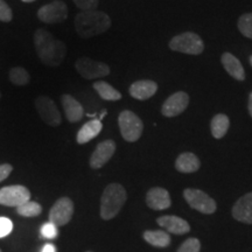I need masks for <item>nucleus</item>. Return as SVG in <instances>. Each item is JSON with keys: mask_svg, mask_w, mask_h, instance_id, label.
<instances>
[{"mask_svg": "<svg viewBox=\"0 0 252 252\" xmlns=\"http://www.w3.org/2000/svg\"><path fill=\"white\" fill-rule=\"evenodd\" d=\"M34 45L41 62L49 67H59L67 55L64 42L42 28H39L34 33Z\"/></svg>", "mask_w": 252, "mask_h": 252, "instance_id": "nucleus-1", "label": "nucleus"}, {"mask_svg": "<svg viewBox=\"0 0 252 252\" xmlns=\"http://www.w3.org/2000/svg\"><path fill=\"white\" fill-rule=\"evenodd\" d=\"M24 2H33V1H35V0H23Z\"/></svg>", "mask_w": 252, "mask_h": 252, "instance_id": "nucleus-36", "label": "nucleus"}, {"mask_svg": "<svg viewBox=\"0 0 252 252\" xmlns=\"http://www.w3.org/2000/svg\"><path fill=\"white\" fill-rule=\"evenodd\" d=\"M41 252H56V248L53 244H46Z\"/></svg>", "mask_w": 252, "mask_h": 252, "instance_id": "nucleus-34", "label": "nucleus"}, {"mask_svg": "<svg viewBox=\"0 0 252 252\" xmlns=\"http://www.w3.org/2000/svg\"><path fill=\"white\" fill-rule=\"evenodd\" d=\"M232 217L238 222L252 224V191L238 198L232 207Z\"/></svg>", "mask_w": 252, "mask_h": 252, "instance_id": "nucleus-14", "label": "nucleus"}, {"mask_svg": "<svg viewBox=\"0 0 252 252\" xmlns=\"http://www.w3.org/2000/svg\"><path fill=\"white\" fill-rule=\"evenodd\" d=\"M88 252H90V251H88Z\"/></svg>", "mask_w": 252, "mask_h": 252, "instance_id": "nucleus-40", "label": "nucleus"}, {"mask_svg": "<svg viewBox=\"0 0 252 252\" xmlns=\"http://www.w3.org/2000/svg\"><path fill=\"white\" fill-rule=\"evenodd\" d=\"M61 104L63 109H64L65 117H67V119L70 123H77L83 118V106L81 105V103L77 99H75L74 97L70 96V94H62Z\"/></svg>", "mask_w": 252, "mask_h": 252, "instance_id": "nucleus-18", "label": "nucleus"}, {"mask_svg": "<svg viewBox=\"0 0 252 252\" xmlns=\"http://www.w3.org/2000/svg\"><path fill=\"white\" fill-rule=\"evenodd\" d=\"M116 152V143L113 140H104L97 145L96 150L91 154L90 167L94 169L102 168L106 162L111 159Z\"/></svg>", "mask_w": 252, "mask_h": 252, "instance_id": "nucleus-13", "label": "nucleus"}, {"mask_svg": "<svg viewBox=\"0 0 252 252\" xmlns=\"http://www.w3.org/2000/svg\"><path fill=\"white\" fill-rule=\"evenodd\" d=\"M184 197L191 209L196 210L201 214L212 215L216 212L217 204L215 200L212 198L203 190L194 188H187L184 190Z\"/></svg>", "mask_w": 252, "mask_h": 252, "instance_id": "nucleus-6", "label": "nucleus"}, {"mask_svg": "<svg viewBox=\"0 0 252 252\" xmlns=\"http://www.w3.org/2000/svg\"><path fill=\"white\" fill-rule=\"evenodd\" d=\"M238 30L245 37L252 40V13H245L238 19Z\"/></svg>", "mask_w": 252, "mask_h": 252, "instance_id": "nucleus-27", "label": "nucleus"}, {"mask_svg": "<svg viewBox=\"0 0 252 252\" xmlns=\"http://www.w3.org/2000/svg\"><path fill=\"white\" fill-rule=\"evenodd\" d=\"M189 104V96L185 91H178L173 94L162 104L161 113L167 118L176 117L181 115L182 112L187 109Z\"/></svg>", "mask_w": 252, "mask_h": 252, "instance_id": "nucleus-12", "label": "nucleus"}, {"mask_svg": "<svg viewBox=\"0 0 252 252\" xmlns=\"http://www.w3.org/2000/svg\"><path fill=\"white\" fill-rule=\"evenodd\" d=\"M35 108L39 113L40 118L42 119L43 123L47 125L56 127L61 124L62 116L60 113L58 106L47 96H39L35 100Z\"/></svg>", "mask_w": 252, "mask_h": 252, "instance_id": "nucleus-9", "label": "nucleus"}, {"mask_svg": "<svg viewBox=\"0 0 252 252\" xmlns=\"http://www.w3.org/2000/svg\"><path fill=\"white\" fill-rule=\"evenodd\" d=\"M0 252H1V250H0Z\"/></svg>", "mask_w": 252, "mask_h": 252, "instance_id": "nucleus-39", "label": "nucleus"}, {"mask_svg": "<svg viewBox=\"0 0 252 252\" xmlns=\"http://www.w3.org/2000/svg\"><path fill=\"white\" fill-rule=\"evenodd\" d=\"M250 64H251V67H252V55L250 56Z\"/></svg>", "mask_w": 252, "mask_h": 252, "instance_id": "nucleus-37", "label": "nucleus"}, {"mask_svg": "<svg viewBox=\"0 0 252 252\" xmlns=\"http://www.w3.org/2000/svg\"><path fill=\"white\" fill-rule=\"evenodd\" d=\"M127 194L125 188L119 184H110L104 189L100 197V217L109 220L116 217L126 202Z\"/></svg>", "mask_w": 252, "mask_h": 252, "instance_id": "nucleus-3", "label": "nucleus"}, {"mask_svg": "<svg viewBox=\"0 0 252 252\" xmlns=\"http://www.w3.org/2000/svg\"><path fill=\"white\" fill-rule=\"evenodd\" d=\"M201 251V242L197 238L190 237L179 247L176 252H200Z\"/></svg>", "mask_w": 252, "mask_h": 252, "instance_id": "nucleus-28", "label": "nucleus"}, {"mask_svg": "<svg viewBox=\"0 0 252 252\" xmlns=\"http://www.w3.org/2000/svg\"><path fill=\"white\" fill-rule=\"evenodd\" d=\"M103 128V124L99 119H93L86 123L78 131L76 140L80 145L89 143L90 140H93L94 138H96L97 135L100 133Z\"/></svg>", "mask_w": 252, "mask_h": 252, "instance_id": "nucleus-21", "label": "nucleus"}, {"mask_svg": "<svg viewBox=\"0 0 252 252\" xmlns=\"http://www.w3.org/2000/svg\"><path fill=\"white\" fill-rule=\"evenodd\" d=\"M13 230V223L7 217H0V238L8 236Z\"/></svg>", "mask_w": 252, "mask_h": 252, "instance_id": "nucleus-29", "label": "nucleus"}, {"mask_svg": "<svg viewBox=\"0 0 252 252\" xmlns=\"http://www.w3.org/2000/svg\"><path fill=\"white\" fill-rule=\"evenodd\" d=\"M118 124L122 137L128 143H134L143 134V122L134 112L130 111V110H125V111L121 112L118 117Z\"/></svg>", "mask_w": 252, "mask_h": 252, "instance_id": "nucleus-5", "label": "nucleus"}, {"mask_svg": "<svg viewBox=\"0 0 252 252\" xmlns=\"http://www.w3.org/2000/svg\"><path fill=\"white\" fill-rule=\"evenodd\" d=\"M41 235L48 239L55 238L56 236H58V226L50 222L46 223V224H43L42 228H41Z\"/></svg>", "mask_w": 252, "mask_h": 252, "instance_id": "nucleus-32", "label": "nucleus"}, {"mask_svg": "<svg viewBox=\"0 0 252 252\" xmlns=\"http://www.w3.org/2000/svg\"><path fill=\"white\" fill-rule=\"evenodd\" d=\"M144 239L156 248H167L171 245V236L162 230H147L144 232Z\"/></svg>", "mask_w": 252, "mask_h": 252, "instance_id": "nucleus-22", "label": "nucleus"}, {"mask_svg": "<svg viewBox=\"0 0 252 252\" xmlns=\"http://www.w3.org/2000/svg\"><path fill=\"white\" fill-rule=\"evenodd\" d=\"M78 74L86 80H97L110 74V67L106 63L94 61L89 58H80L75 63Z\"/></svg>", "mask_w": 252, "mask_h": 252, "instance_id": "nucleus-7", "label": "nucleus"}, {"mask_svg": "<svg viewBox=\"0 0 252 252\" xmlns=\"http://www.w3.org/2000/svg\"><path fill=\"white\" fill-rule=\"evenodd\" d=\"M82 11H94L98 6V0H72Z\"/></svg>", "mask_w": 252, "mask_h": 252, "instance_id": "nucleus-30", "label": "nucleus"}, {"mask_svg": "<svg viewBox=\"0 0 252 252\" xmlns=\"http://www.w3.org/2000/svg\"><path fill=\"white\" fill-rule=\"evenodd\" d=\"M111 27V19L104 12L81 11L75 18V28L83 39L100 35Z\"/></svg>", "mask_w": 252, "mask_h": 252, "instance_id": "nucleus-2", "label": "nucleus"}, {"mask_svg": "<svg viewBox=\"0 0 252 252\" xmlns=\"http://www.w3.org/2000/svg\"><path fill=\"white\" fill-rule=\"evenodd\" d=\"M31 201V191L20 185L7 186L0 189V204L6 207H20Z\"/></svg>", "mask_w": 252, "mask_h": 252, "instance_id": "nucleus-8", "label": "nucleus"}, {"mask_svg": "<svg viewBox=\"0 0 252 252\" xmlns=\"http://www.w3.org/2000/svg\"><path fill=\"white\" fill-rule=\"evenodd\" d=\"M220 62H222L223 67L226 70V72L231 77H234L237 81H244L245 80V71L243 65L239 60L231 54V53H223L222 58H220Z\"/></svg>", "mask_w": 252, "mask_h": 252, "instance_id": "nucleus-19", "label": "nucleus"}, {"mask_svg": "<svg viewBox=\"0 0 252 252\" xmlns=\"http://www.w3.org/2000/svg\"><path fill=\"white\" fill-rule=\"evenodd\" d=\"M158 224L174 235H185L190 231V225L187 220L178 216H161L157 220Z\"/></svg>", "mask_w": 252, "mask_h": 252, "instance_id": "nucleus-16", "label": "nucleus"}, {"mask_svg": "<svg viewBox=\"0 0 252 252\" xmlns=\"http://www.w3.org/2000/svg\"><path fill=\"white\" fill-rule=\"evenodd\" d=\"M13 18V13L9 6L6 4L4 0H0V21L2 23H9Z\"/></svg>", "mask_w": 252, "mask_h": 252, "instance_id": "nucleus-31", "label": "nucleus"}, {"mask_svg": "<svg viewBox=\"0 0 252 252\" xmlns=\"http://www.w3.org/2000/svg\"><path fill=\"white\" fill-rule=\"evenodd\" d=\"M37 18L45 24H60L68 18V7L61 0L49 2L37 11Z\"/></svg>", "mask_w": 252, "mask_h": 252, "instance_id": "nucleus-10", "label": "nucleus"}, {"mask_svg": "<svg viewBox=\"0 0 252 252\" xmlns=\"http://www.w3.org/2000/svg\"><path fill=\"white\" fill-rule=\"evenodd\" d=\"M30 74L23 67H14L9 70V81L14 86H26L30 83Z\"/></svg>", "mask_w": 252, "mask_h": 252, "instance_id": "nucleus-25", "label": "nucleus"}, {"mask_svg": "<svg viewBox=\"0 0 252 252\" xmlns=\"http://www.w3.org/2000/svg\"><path fill=\"white\" fill-rule=\"evenodd\" d=\"M17 212L19 215H21V216L35 217V216H39L41 212H42V207H41L37 202L28 201V202L21 204L20 207H18Z\"/></svg>", "mask_w": 252, "mask_h": 252, "instance_id": "nucleus-26", "label": "nucleus"}, {"mask_svg": "<svg viewBox=\"0 0 252 252\" xmlns=\"http://www.w3.org/2000/svg\"><path fill=\"white\" fill-rule=\"evenodd\" d=\"M201 162L200 159L195 156L194 153L185 152L181 153L175 160V168L176 171L180 173H185V174H189V173H195L200 169Z\"/></svg>", "mask_w": 252, "mask_h": 252, "instance_id": "nucleus-20", "label": "nucleus"}, {"mask_svg": "<svg viewBox=\"0 0 252 252\" xmlns=\"http://www.w3.org/2000/svg\"><path fill=\"white\" fill-rule=\"evenodd\" d=\"M230 126V121L229 117L226 115H223V113H220V115H216L215 117L212 119V123H210V131H212L213 137L215 139H220L226 134V132L229 130Z\"/></svg>", "mask_w": 252, "mask_h": 252, "instance_id": "nucleus-23", "label": "nucleus"}, {"mask_svg": "<svg viewBox=\"0 0 252 252\" xmlns=\"http://www.w3.org/2000/svg\"><path fill=\"white\" fill-rule=\"evenodd\" d=\"M94 89L97 91L99 97H102L105 100H111V102H116L122 98V94L119 93L117 89H115L112 86L104 81H98L94 83Z\"/></svg>", "mask_w": 252, "mask_h": 252, "instance_id": "nucleus-24", "label": "nucleus"}, {"mask_svg": "<svg viewBox=\"0 0 252 252\" xmlns=\"http://www.w3.org/2000/svg\"><path fill=\"white\" fill-rule=\"evenodd\" d=\"M248 110H249V115L251 116L252 118V91L249 94V103H248Z\"/></svg>", "mask_w": 252, "mask_h": 252, "instance_id": "nucleus-35", "label": "nucleus"}, {"mask_svg": "<svg viewBox=\"0 0 252 252\" xmlns=\"http://www.w3.org/2000/svg\"><path fill=\"white\" fill-rule=\"evenodd\" d=\"M13 171V167L9 163H4V165H0V182L6 180L8 178V175L11 174Z\"/></svg>", "mask_w": 252, "mask_h": 252, "instance_id": "nucleus-33", "label": "nucleus"}, {"mask_svg": "<svg viewBox=\"0 0 252 252\" xmlns=\"http://www.w3.org/2000/svg\"><path fill=\"white\" fill-rule=\"evenodd\" d=\"M0 97H1V94H0Z\"/></svg>", "mask_w": 252, "mask_h": 252, "instance_id": "nucleus-38", "label": "nucleus"}, {"mask_svg": "<svg viewBox=\"0 0 252 252\" xmlns=\"http://www.w3.org/2000/svg\"><path fill=\"white\" fill-rule=\"evenodd\" d=\"M146 204L153 210L168 209L172 204L171 196L165 188L153 187L147 191Z\"/></svg>", "mask_w": 252, "mask_h": 252, "instance_id": "nucleus-15", "label": "nucleus"}, {"mask_svg": "<svg viewBox=\"0 0 252 252\" xmlns=\"http://www.w3.org/2000/svg\"><path fill=\"white\" fill-rule=\"evenodd\" d=\"M169 48L174 52L188 55H200L204 50L202 39L193 32L179 34L169 41Z\"/></svg>", "mask_w": 252, "mask_h": 252, "instance_id": "nucleus-4", "label": "nucleus"}, {"mask_svg": "<svg viewBox=\"0 0 252 252\" xmlns=\"http://www.w3.org/2000/svg\"><path fill=\"white\" fill-rule=\"evenodd\" d=\"M128 91L134 99L146 100L156 94L158 91V84L151 80H140L134 82Z\"/></svg>", "mask_w": 252, "mask_h": 252, "instance_id": "nucleus-17", "label": "nucleus"}, {"mask_svg": "<svg viewBox=\"0 0 252 252\" xmlns=\"http://www.w3.org/2000/svg\"><path fill=\"white\" fill-rule=\"evenodd\" d=\"M74 215V203L69 197H61L54 203L49 212V222L56 226H62L70 222Z\"/></svg>", "mask_w": 252, "mask_h": 252, "instance_id": "nucleus-11", "label": "nucleus"}]
</instances>
